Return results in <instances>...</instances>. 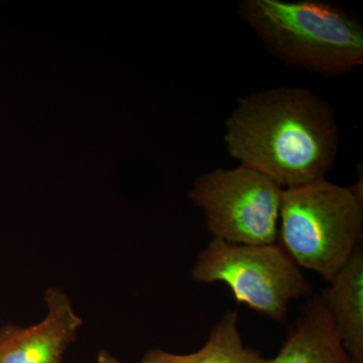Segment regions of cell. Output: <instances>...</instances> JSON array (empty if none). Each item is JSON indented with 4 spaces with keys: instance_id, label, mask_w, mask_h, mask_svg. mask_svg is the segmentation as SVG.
<instances>
[{
    "instance_id": "30bf717a",
    "label": "cell",
    "mask_w": 363,
    "mask_h": 363,
    "mask_svg": "<svg viewBox=\"0 0 363 363\" xmlns=\"http://www.w3.org/2000/svg\"><path fill=\"white\" fill-rule=\"evenodd\" d=\"M97 362L123 363L106 350H101L98 352ZM140 363H194V360H193L192 353L175 354V353L162 350H152L145 353Z\"/></svg>"
},
{
    "instance_id": "8992f818",
    "label": "cell",
    "mask_w": 363,
    "mask_h": 363,
    "mask_svg": "<svg viewBox=\"0 0 363 363\" xmlns=\"http://www.w3.org/2000/svg\"><path fill=\"white\" fill-rule=\"evenodd\" d=\"M45 301L47 315L39 323H9L0 328V363H63L83 320L62 289L48 288Z\"/></svg>"
},
{
    "instance_id": "7a4b0ae2",
    "label": "cell",
    "mask_w": 363,
    "mask_h": 363,
    "mask_svg": "<svg viewBox=\"0 0 363 363\" xmlns=\"http://www.w3.org/2000/svg\"><path fill=\"white\" fill-rule=\"evenodd\" d=\"M238 16L286 65L324 76L363 64V26L324 0H242Z\"/></svg>"
},
{
    "instance_id": "ba28073f",
    "label": "cell",
    "mask_w": 363,
    "mask_h": 363,
    "mask_svg": "<svg viewBox=\"0 0 363 363\" xmlns=\"http://www.w3.org/2000/svg\"><path fill=\"white\" fill-rule=\"evenodd\" d=\"M321 297L330 310L352 363H363V248L330 281Z\"/></svg>"
},
{
    "instance_id": "277c9868",
    "label": "cell",
    "mask_w": 363,
    "mask_h": 363,
    "mask_svg": "<svg viewBox=\"0 0 363 363\" xmlns=\"http://www.w3.org/2000/svg\"><path fill=\"white\" fill-rule=\"evenodd\" d=\"M191 276L198 283H225L236 302L284 322L293 300L310 298L312 286L279 243L250 245L213 238L197 255Z\"/></svg>"
},
{
    "instance_id": "5b68a950",
    "label": "cell",
    "mask_w": 363,
    "mask_h": 363,
    "mask_svg": "<svg viewBox=\"0 0 363 363\" xmlns=\"http://www.w3.org/2000/svg\"><path fill=\"white\" fill-rule=\"evenodd\" d=\"M284 189L257 169L240 164L198 177L189 200L206 217L213 238L236 245L278 241Z\"/></svg>"
},
{
    "instance_id": "9c48e42d",
    "label": "cell",
    "mask_w": 363,
    "mask_h": 363,
    "mask_svg": "<svg viewBox=\"0 0 363 363\" xmlns=\"http://www.w3.org/2000/svg\"><path fill=\"white\" fill-rule=\"evenodd\" d=\"M194 363H269L259 351L243 345L238 314L228 310L210 330L204 346L192 353Z\"/></svg>"
},
{
    "instance_id": "6da1fadb",
    "label": "cell",
    "mask_w": 363,
    "mask_h": 363,
    "mask_svg": "<svg viewBox=\"0 0 363 363\" xmlns=\"http://www.w3.org/2000/svg\"><path fill=\"white\" fill-rule=\"evenodd\" d=\"M225 128L229 156L283 189L326 179L337 156L333 109L304 87L281 86L240 98Z\"/></svg>"
},
{
    "instance_id": "3957f363",
    "label": "cell",
    "mask_w": 363,
    "mask_h": 363,
    "mask_svg": "<svg viewBox=\"0 0 363 363\" xmlns=\"http://www.w3.org/2000/svg\"><path fill=\"white\" fill-rule=\"evenodd\" d=\"M362 181L342 187L326 179L284 189L279 245L298 267L330 283L362 245Z\"/></svg>"
},
{
    "instance_id": "52a82bcc",
    "label": "cell",
    "mask_w": 363,
    "mask_h": 363,
    "mask_svg": "<svg viewBox=\"0 0 363 363\" xmlns=\"http://www.w3.org/2000/svg\"><path fill=\"white\" fill-rule=\"evenodd\" d=\"M269 363H352L321 295L307 298L278 355Z\"/></svg>"
}]
</instances>
